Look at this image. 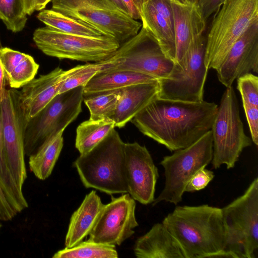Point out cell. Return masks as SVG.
Instances as JSON below:
<instances>
[{
  "label": "cell",
  "instance_id": "6da1fadb",
  "mask_svg": "<svg viewBox=\"0 0 258 258\" xmlns=\"http://www.w3.org/2000/svg\"><path fill=\"white\" fill-rule=\"evenodd\" d=\"M218 106L204 100L157 96L131 121L143 134L175 151L191 145L211 130Z\"/></svg>",
  "mask_w": 258,
  "mask_h": 258
},
{
  "label": "cell",
  "instance_id": "7a4b0ae2",
  "mask_svg": "<svg viewBox=\"0 0 258 258\" xmlns=\"http://www.w3.org/2000/svg\"><path fill=\"white\" fill-rule=\"evenodd\" d=\"M162 222L185 258H209L224 249L226 232L221 208L208 205L176 206Z\"/></svg>",
  "mask_w": 258,
  "mask_h": 258
},
{
  "label": "cell",
  "instance_id": "3957f363",
  "mask_svg": "<svg viewBox=\"0 0 258 258\" xmlns=\"http://www.w3.org/2000/svg\"><path fill=\"white\" fill-rule=\"evenodd\" d=\"M124 146L114 128L91 150L80 154L74 166L85 187L110 195L127 193Z\"/></svg>",
  "mask_w": 258,
  "mask_h": 258
},
{
  "label": "cell",
  "instance_id": "277c9868",
  "mask_svg": "<svg viewBox=\"0 0 258 258\" xmlns=\"http://www.w3.org/2000/svg\"><path fill=\"white\" fill-rule=\"evenodd\" d=\"M258 22V0H225L215 13L206 38L205 62L216 70L234 44Z\"/></svg>",
  "mask_w": 258,
  "mask_h": 258
},
{
  "label": "cell",
  "instance_id": "5b68a950",
  "mask_svg": "<svg viewBox=\"0 0 258 258\" xmlns=\"http://www.w3.org/2000/svg\"><path fill=\"white\" fill-rule=\"evenodd\" d=\"M51 9L94 28L121 45L135 36L142 23L118 9L109 0H51Z\"/></svg>",
  "mask_w": 258,
  "mask_h": 258
},
{
  "label": "cell",
  "instance_id": "8992f818",
  "mask_svg": "<svg viewBox=\"0 0 258 258\" xmlns=\"http://www.w3.org/2000/svg\"><path fill=\"white\" fill-rule=\"evenodd\" d=\"M222 211L226 232L224 250L236 258L254 257L258 248L257 177Z\"/></svg>",
  "mask_w": 258,
  "mask_h": 258
},
{
  "label": "cell",
  "instance_id": "52a82bcc",
  "mask_svg": "<svg viewBox=\"0 0 258 258\" xmlns=\"http://www.w3.org/2000/svg\"><path fill=\"white\" fill-rule=\"evenodd\" d=\"M97 62L99 72L128 70L158 80L167 77L174 64L153 35L142 26L135 36L120 45L111 55Z\"/></svg>",
  "mask_w": 258,
  "mask_h": 258
},
{
  "label": "cell",
  "instance_id": "ba28073f",
  "mask_svg": "<svg viewBox=\"0 0 258 258\" xmlns=\"http://www.w3.org/2000/svg\"><path fill=\"white\" fill-rule=\"evenodd\" d=\"M213 157L215 169L225 165L235 166L243 150L251 145L252 140L244 131L236 94L232 86L226 88L212 123Z\"/></svg>",
  "mask_w": 258,
  "mask_h": 258
},
{
  "label": "cell",
  "instance_id": "9c48e42d",
  "mask_svg": "<svg viewBox=\"0 0 258 258\" xmlns=\"http://www.w3.org/2000/svg\"><path fill=\"white\" fill-rule=\"evenodd\" d=\"M204 33L191 40L183 57L174 63L169 74L159 80L158 97L163 99L201 102L208 69L205 62Z\"/></svg>",
  "mask_w": 258,
  "mask_h": 258
},
{
  "label": "cell",
  "instance_id": "30bf717a",
  "mask_svg": "<svg viewBox=\"0 0 258 258\" xmlns=\"http://www.w3.org/2000/svg\"><path fill=\"white\" fill-rule=\"evenodd\" d=\"M83 86L57 94L26 123L24 133L25 154H34L46 141L56 136L82 111Z\"/></svg>",
  "mask_w": 258,
  "mask_h": 258
},
{
  "label": "cell",
  "instance_id": "8fae6325",
  "mask_svg": "<svg viewBox=\"0 0 258 258\" xmlns=\"http://www.w3.org/2000/svg\"><path fill=\"white\" fill-rule=\"evenodd\" d=\"M212 157L211 130L191 145L165 156L160 162L164 169L165 184L153 206L163 201L175 205L180 203L187 182L199 170L211 162Z\"/></svg>",
  "mask_w": 258,
  "mask_h": 258
},
{
  "label": "cell",
  "instance_id": "7c38bea8",
  "mask_svg": "<svg viewBox=\"0 0 258 258\" xmlns=\"http://www.w3.org/2000/svg\"><path fill=\"white\" fill-rule=\"evenodd\" d=\"M33 39L38 48L47 55L84 62L104 60L120 46L111 37L68 34L46 26L36 29Z\"/></svg>",
  "mask_w": 258,
  "mask_h": 258
},
{
  "label": "cell",
  "instance_id": "4fadbf2b",
  "mask_svg": "<svg viewBox=\"0 0 258 258\" xmlns=\"http://www.w3.org/2000/svg\"><path fill=\"white\" fill-rule=\"evenodd\" d=\"M19 91L6 89L0 103L4 147L9 170L19 188L27 178L25 163V124L19 103Z\"/></svg>",
  "mask_w": 258,
  "mask_h": 258
},
{
  "label": "cell",
  "instance_id": "5bb4252c",
  "mask_svg": "<svg viewBox=\"0 0 258 258\" xmlns=\"http://www.w3.org/2000/svg\"><path fill=\"white\" fill-rule=\"evenodd\" d=\"M136 201L128 193L122 194L104 204L90 234L93 241L120 245L135 233L138 226L135 211Z\"/></svg>",
  "mask_w": 258,
  "mask_h": 258
},
{
  "label": "cell",
  "instance_id": "9a60e30c",
  "mask_svg": "<svg viewBox=\"0 0 258 258\" xmlns=\"http://www.w3.org/2000/svg\"><path fill=\"white\" fill-rule=\"evenodd\" d=\"M124 150L127 193L143 205L152 203L159 173L150 153L137 142L124 143Z\"/></svg>",
  "mask_w": 258,
  "mask_h": 258
},
{
  "label": "cell",
  "instance_id": "2e32d148",
  "mask_svg": "<svg viewBox=\"0 0 258 258\" xmlns=\"http://www.w3.org/2000/svg\"><path fill=\"white\" fill-rule=\"evenodd\" d=\"M219 81L226 88L239 78L258 72V22L237 40L216 69Z\"/></svg>",
  "mask_w": 258,
  "mask_h": 258
},
{
  "label": "cell",
  "instance_id": "e0dca14e",
  "mask_svg": "<svg viewBox=\"0 0 258 258\" xmlns=\"http://www.w3.org/2000/svg\"><path fill=\"white\" fill-rule=\"evenodd\" d=\"M65 73L66 71L57 67L22 87L19 103L25 127L29 120L58 94Z\"/></svg>",
  "mask_w": 258,
  "mask_h": 258
},
{
  "label": "cell",
  "instance_id": "ac0fdd59",
  "mask_svg": "<svg viewBox=\"0 0 258 258\" xmlns=\"http://www.w3.org/2000/svg\"><path fill=\"white\" fill-rule=\"evenodd\" d=\"M171 6L176 41L174 63L185 55L192 39L204 33L206 21L201 12L199 0H168Z\"/></svg>",
  "mask_w": 258,
  "mask_h": 258
},
{
  "label": "cell",
  "instance_id": "d6986e66",
  "mask_svg": "<svg viewBox=\"0 0 258 258\" xmlns=\"http://www.w3.org/2000/svg\"><path fill=\"white\" fill-rule=\"evenodd\" d=\"M138 258H185L175 237L161 223H157L134 246Z\"/></svg>",
  "mask_w": 258,
  "mask_h": 258
},
{
  "label": "cell",
  "instance_id": "ffe728a7",
  "mask_svg": "<svg viewBox=\"0 0 258 258\" xmlns=\"http://www.w3.org/2000/svg\"><path fill=\"white\" fill-rule=\"evenodd\" d=\"M159 81L140 83L122 88L120 98L109 117L115 127L121 128L158 96Z\"/></svg>",
  "mask_w": 258,
  "mask_h": 258
},
{
  "label": "cell",
  "instance_id": "44dd1931",
  "mask_svg": "<svg viewBox=\"0 0 258 258\" xmlns=\"http://www.w3.org/2000/svg\"><path fill=\"white\" fill-rule=\"evenodd\" d=\"M104 205L95 190L86 195L70 218L64 240L66 247L76 245L89 235Z\"/></svg>",
  "mask_w": 258,
  "mask_h": 258
},
{
  "label": "cell",
  "instance_id": "7402d4cb",
  "mask_svg": "<svg viewBox=\"0 0 258 258\" xmlns=\"http://www.w3.org/2000/svg\"><path fill=\"white\" fill-rule=\"evenodd\" d=\"M0 58L5 79L12 89H18L34 78L39 66L29 54L2 47Z\"/></svg>",
  "mask_w": 258,
  "mask_h": 258
},
{
  "label": "cell",
  "instance_id": "603a6c76",
  "mask_svg": "<svg viewBox=\"0 0 258 258\" xmlns=\"http://www.w3.org/2000/svg\"><path fill=\"white\" fill-rule=\"evenodd\" d=\"M141 20L142 26L153 35L165 54L175 62L176 41L174 30L147 0H143Z\"/></svg>",
  "mask_w": 258,
  "mask_h": 258
},
{
  "label": "cell",
  "instance_id": "cb8c5ba5",
  "mask_svg": "<svg viewBox=\"0 0 258 258\" xmlns=\"http://www.w3.org/2000/svg\"><path fill=\"white\" fill-rule=\"evenodd\" d=\"M158 81L151 76L128 70L99 72L84 87L83 93L119 89L135 84Z\"/></svg>",
  "mask_w": 258,
  "mask_h": 258
},
{
  "label": "cell",
  "instance_id": "d4e9b609",
  "mask_svg": "<svg viewBox=\"0 0 258 258\" xmlns=\"http://www.w3.org/2000/svg\"><path fill=\"white\" fill-rule=\"evenodd\" d=\"M63 132L45 142L29 156L30 169L39 179L45 180L51 175L63 147Z\"/></svg>",
  "mask_w": 258,
  "mask_h": 258
},
{
  "label": "cell",
  "instance_id": "484cf974",
  "mask_svg": "<svg viewBox=\"0 0 258 258\" xmlns=\"http://www.w3.org/2000/svg\"><path fill=\"white\" fill-rule=\"evenodd\" d=\"M251 140L258 145V77L247 74L236 80Z\"/></svg>",
  "mask_w": 258,
  "mask_h": 258
},
{
  "label": "cell",
  "instance_id": "4316f807",
  "mask_svg": "<svg viewBox=\"0 0 258 258\" xmlns=\"http://www.w3.org/2000/svg\"><path fill=\"white\" fill-rule=\"evenodd\" d=\"M114 128V121L108 117L89 119L82 122L77 128L75 141V147L80 154L91 150Z\"/></svg>",
  "mask_w": 258,
  "mask_h": 258
},
{
  "label": "cell",
  "instance_id": "83f0119b",
  "mask_svg": "<svg viewBox=\"0 0 258 258\" xmlns=\"http://www.w3.org/2000/svg\"><path fill=\"white\" fill-rule=\"evenodd\" d=\"M37 18L46 26L66 34L88 37L103 35L94 28L52 9L41 10Z\"/></svg>",
  "mask_w": 258,
  "mask_h": 258
},
{
  "label": "cell",
  "instance_id": "f1b7e54d",
  "mask_svg": "<svg viewBox=\"0 0 258 258\" xmlns=\"http://www.w3.org/2000/svg\"><path fill=\"white\" fill-rule=\"evenodd\" d=\"M0 185L12 209L19 213L28 207L22 190L18 187L8 167L4 151L0 110Z\"/></svg>",
  "mask_w": 258,
  "mask_h": 258
},
{
  "label": "cell",
  "instance_id": "f546056e",
  "mask_svg": "<svg viewBox=\"0 0 258 258\" xmlns=\"http://www.w3.org/2000/svg\"><path fill=\"white\" fill-rule=\"evenodd\" d=\"M121 93L122 88L83 93V101L89 109V119L109 118L115 109Z\"/></svg>",
  "mask_w": 258,
  "mask_h": 258
},
{
  "label": "cell",
  "instance_id": "4dcf8cb0",
  "mask_svg": "<svg viewBox=\"0 0 258 258\" xmlns=\"http://www.w3.org/2000/svg\"><path fill=\"white\" fill-rule=\"evenodd\" d=\"M115 246L96 242L90 239L76 245L65 247L55 252L53 258H117Z\"/></svg>",
  "mask_w": 258,
  "mask_h": 258
},
{
  "label": "cell",
  "instance_id": "1f68e13d",
  "mask_svg": "<svg viewBox=\"0 0 258 258\" xmlns=\"http://www.w3.org/2000/svg\"><path fill=\"white\" fill-rule=\"evenodd\" d=\"M23 0H0V20L12 32L21 31L27 21Z\"/></svg>",
  "mask_w": 258,
  "mask_h": 258
},
{
  "label": "cell",
  "instance_id": "d6a6232c",
  "mask_svg": "<svg viewBox=\"0 0 258 258\" xmlns=\"http://www.w3.org/2000/svg\"><path fill=\"white\" fill-rule=\"evenodd\" d=\"M99 71L100 67L97 62L78 65L66 71L58 94L79 86L84 87Z\"/></svg>",
  "mask_w": 258,
  "mask_h": 258
},
{
  "label": "cell",
  "instance_id": "836d02e7",
  "mask_svg": "<svg viewBox=\"0 0 258 258\" xmlns=\"http://www.w3.org/2000/svg\"><path fill=\"white\" fill-rule=\"evenodd\" d=\"M214 177V172L203 167L199 170L190 179L185 187V192L198 191L205 188Z\"/></svg>",
  "mask_w": 258,
  "mask_h": 258
},
{
  "label": "cell",
  "instance_id": "e575fe53",
  "mask_svg": "<svg viewBox=\"0 0 258 258\" xmlns=\"http://www.w3.org/2000/svg\"><path fill=\"white\" fill-rule=\"evenodd\" d=\"M168 22L174 30L173 15L171 6L168 0H147Z\"/></svg>",
  "mask_w": 258,
  "mask_h": 258
},
{
  "label": "cell",
  "instance_id": "d590c367",
  "mask_svg": "<svg viewBox=\"0 0 258 258\" xmlns=\"http://www.w3.org/2000/svg\"><path fill=\"white\" fill-rule=\"evenodd\" d=\"M225 0H199V5L202 15L206 21L215 14Z\"/></svg>",
  "mask_w": 258,
  "mask_h": 258
},
{
  "label": "cell",
  "instance_id": "8d00e7d4",
  "mask_svg": "<svg viewBox=\"0 0 258 258\" xmlns=\"http://www.w3.org/2000/svg\"><path fill=\"white\" fill-rule=\"evenodd\" d=\"M17 214L8 203L0 185V219L10 221Z\"/></svg>",
  "mask_w": 258,
  "mask_h": 258
},
{
  "label": "cell",
  "instance_id": "74e56055",
  "mask_svg": "<svg viewBox=\"0 0 258 258\" xmlns=\"http://www.w3.org/2000/svg\"><path fill=\"white\" fill-rule=\"evenodd\" d=\"M127 9L128 15L134 20H141L143 0H122Z\"/></svg>",
  "mask_w": 258,
  "mask_h": 258
},
{
  "label": "cell",
  "instance_id": "f35d334b",
  "mask_svg": "<svg viewBox=\"0 0 258 258\" xmlns=\"http://www.w3.org/2000/svg\"><path fill=\"white\" fill-rule=\"evenodd\" d=\"M2 45L0 40V51L2 49ZM5 76L3 71V66L2 64L1 58H0V103L4 99L5 93Z\"/></svg>",
  "mask_w": 258,
  "mask_h": 258
},
{
  "label": "cell",
  "instance_id": "ab89813d",
  "mask_svg": "<svg viewBox=\"0 0 258 258\" xmlns=\"http://www.w3.org/2000/svg\"><path fill=\"white\" fill-rule=\"evenodd\" d=\"M24 8L27 15H31L35 11V0H23Z\"/></svg>",
  "mask_w": 258,
  "mask_h": 258
},
{
  "label": "cell",
  "instance_id": "60d3db41",
  "mask_svg": "<svg viewBox=\"0 0 258 258\" xmlns=\"http://www.w3.org/2000/svg\"><path fill=\"white\" fill-rule=\"evenodd\" d=\"M118 9L122 12L128 14L127 9L124 5L122 0H109Z\"/></svg>",
  "mask_w": 258,
  "mask_h": 258
},
{
  "label": "cell",
  "instance_id": "b9f144b4",
  "mask_svg": "<svg viewBox=\"0 0 258 258\" xmlns=\"http://www.w3.org/2000/svg\"><path fill=\"white\" fill-rule=\"evenodd\" d=\"M51 0H35V11H41L45 8Z\"/></svg>",
  "mask_w": 258,
  "mask_h": 258
},
{
  "label": "cell",
  "instance_id": "7bdbcfd3",
  "mask_svg": "<svg viewBox=\"0 0 258 258\" xmlns=\"http://www.w3.org/2000/svg\"><path fill=\"white\" fill-rule=\"evenodd\" d=\"M2 225L0 224V229L1 228Z\"/></svg>",
  "mask_w": 258,
  "mask_h": 258
}]
</instances>
